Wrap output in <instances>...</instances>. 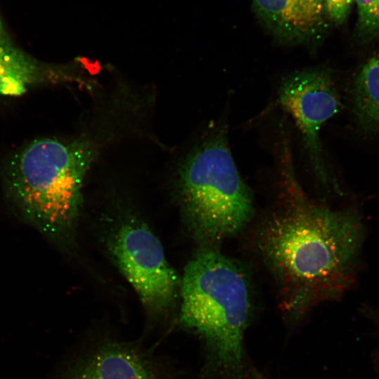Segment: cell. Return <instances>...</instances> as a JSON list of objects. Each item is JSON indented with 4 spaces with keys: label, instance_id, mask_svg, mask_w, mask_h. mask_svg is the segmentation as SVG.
Here are the masks:
<instances>
[{
    "label": "cell",
    "instance_id": "1",
    "mask_svg": "<svg viewBox=\"0 0 379 379\" xmlns=\"http://www.w3.org/2000/svg\"><path fill=\"white\" fill-rule=\"evenodd\" d=\"M363 239L359 218L299 196L258 229V250L280 291L287 319L295 323L348 284Z\"/></svg>",
    "mask_w": 379,
    "mask_h": 379
},
{
    "label": "cell",
    "instance_id": "2",
    "mask_svg": "<svg viewBox=\"0 0 379 379\" xmlns=\"http://www.w3.org/2000/svg\"><path fill=\"white\" fill-rule=\"evenodd\" d=\"M180 322L197 333L206 350V375L245 379L244 336L251 312L244 270L215 250H206L185 267Z\"/></svg>",
    "mask_w": 379,
    "mask_h": 379
},
{
    "label": "cell",
    "instance_id": "3",
    "mask_svg": "<svg viewBox=\"0 0 379 379\" xmlns=\"http://www.w3.org/2000/svg\"><path fill=\"white\" fill-rule=\"evenodd\" d=\"M95 154L84 138L32 142L13 156L4 171L11 208L49 241L63 245L72 233L82 182Z\"/></svg>",
    "mask_w": 379,
    "mask_h": 379
},
{
    "label": "cell",
    "instance_id": "4",
    "mask_svg": "<svg viewBox=\"0 0 379 379\" xmlns=\"http://www.w3.org/2000/svg\"><path fill=\"white\" fill-rule=\"evenodd\" d=\"M225 124L217 126L182 161L179 183L191 226L217 242L241 232L253 215V198L234 163Z\"/></svg>",
    "mask_w": 379,
    "mask_h": 379
},
{
    "label": "cell",
    "instance_id": "5",
    "mask_svg": "<svg viewBox=\"0 0 379 379\" xmlns=\"http://www.w3.org/2000/svg\"><path fill=\"white\" fill-rule=\"evenodd\" d=\"M109 251L146 312L153 317L168 312L181 281L154 233L140 223H126L114 234Z\"/></svg>",
    "mask_w": 379,
    "mask_h": 379
},
{
    "label": "cell",
    "instance_id": "6",
    "mask_svg": "<svg viewBox=\"0 0 379 379\" xmlns=\"http://www.w3.org/2000/svg\"><path fill=\"white\" fill-rule=\"evenodd\" d=\"M279 101L296 123L316 176L321 182L326 183L329 177L319 132L324 124L340 107L331 71L317 67L288 74L281 82Z\"/></svg>",
    "mask_w": 379,
    "mask_h": 379
},
{
    "label": "cell",
    "instance_id": "7",
    "mask_svg": "<svg viewBox=\"0 0 379 379\" xmlns=\"http://www.w3.org/2000/svg\"><path fill=\"white\" fill-rule=\"evenodd\" d=\"M161 361L135 342L105 335L93 340L62 379H172Z\"/></svg>",
    "mask_w": 379,
    "mask_h": 379
},
{
    "label": "cell",
    "instance_id": "8",
    "mask_svg": "<svg viewBox=\"0 0 379 379\" xmlns=\"http://www.w3.org/2000/svg\"><path fill=\"white\" fill-rule=\"evenodd\" d=\"M265 29L281 44L314 46L329 25L321 0H252Z\"/></svg>",
    "mask_w": 379,
    "mask_h": 379
},
{
    "label": "cell",
    "instance_id": "9",
    "mask_svg": "<svg viewBox=\"0 0 379 379\" xmlns=\"http://www.w3.org/2000/svg\"><path fill=\"white\" fill-rule=\"evenodd\" d=\"M352 96L359 125L364 130L379 132V53L370 58L357 74Z\"/></svg>",
    "mask_w": 379,
    "mask_h": 379
},
{
    "label": "cell",
    "instance_id": "10",
    "mask_svg": "<svg viewBox=\"0 0 379 379\" xmlns=\"http://www.w3.org/2000/svg\"><path fill=\"white\" fill-rule=\"evenodd\" d=\"M35 76L33 63L6 39L0 41V94L18 95Z\"/></svg>",
    "mask_w": 379,
    "mask_h": 379
},
{
    "label": "cell",
    "instance_id": "11",
    "mask_svg": "<svg viewBox=\"0 0 379 379\" xmlns=\"http://www.w3.org/2000/svg\"><path fill=\"white\" fill-rule=\"evenodd\" d=\"M357 19V39L368 43L379 39V0H354Z\"/></svg>",
    "mask_w": 379,
    "mask_h": 379
},
{
    "label": "cell",
    "instance_id": "12",
    "mask_svg": "<svg viewBox=\"0 0 379 379\" xmlns=\"http://www.w3.org/2000/svg\"><path fill=\"white\" fill-rule=\"evenodd\" d=\"M326 17L331 25H340L350 13L354 0H321Z\"/></svg>",
    "mask_w": 379,
    "mask_h": 379
},
{
    "label": "cell",
    "instance_id": "13",
    "mask_svg": "<svg viewBox=\"0 0 379 379\" xmlns=\"http://www.w3.org/2000/svg\"><path fill=\"white\" fill-rule=\"evenodd\" d=\"M251 379H267L257 371H252Z\"/></svg>",
    "mask_w": 379,
    "mask_h": 379
},
{
    "label": "cell",
    "instance_id": "14",
    "mask_svg": "<svg viewBox=\"0 0 379 379\" xmlns=\"http://www.w3.org/2000/svg\"><path fill=\"white\" fill-rule=\"evenodd\" d=\"M4 40H5L4 31L1 20V18H0V41H4Z\"/></svg>",
    "mask_w": 379,
    "mask_h": 379
}]
</instances>
